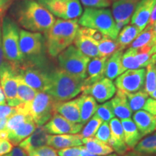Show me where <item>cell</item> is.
<instances>
[{"instance_id":"obj_1","label":"cell","mask_w":156,"mask_h":156,"mask_svg":"<svg viewBox=\"0 0 156 156\" xmlns=\"http://www.w3.org/2000/svg\"><path fill=\"white\" fill-rule=\"evenodd\" d=\"M12 18L23 30L35 33H46L56 19L49 11L36 0H20L10 7Z\"/></svg>"},{"instance_id":"obj_2","label":"cell","mask_w":156,"mask_h":156,"mask_svg":"<svg viewBox=\"0 0 156 156\" xmlns=\"http://www.w3.org/2000/svg\"><path fill=\"white\" fill-rule=\"evenodd\" d=\"M80 28L77 19H57L45 34L46 48L51 57H56L74 43Z\"/></svg>"},{"instance_id":"obj_3","label":"cell","mask_w":156,"mask_h":156,"mask_svg":"<svg viewBox=\"0 0 156 156\" xmlns=\"http://www.w3.org/2000/svg\"><path fill=\"white\" fill-rule=\"evenodd\" d=\"M85 80L70 75L62 69L48 73V83L45 93L56 101H67L82 92Z\"/></svg>"},{"instance_id":"obj_4","label":"cell","mask_w":156,"mask_h":156,"mask_svg":"<svg viewBox=\"0 0 156 156\" xmlns=\"http://www.w3.org/2000/svg\"><path fill=\"white\" fill-rule=\"evenodd\" d=\"M78 23L82 27L94 29L103 36L114 40L119 33L112 12L107 8L86 7L78 20Z\"/></svg>"},{"instance_id":"obj_5","label":"cell","mask_w":156,"mask_h":156,"mask_svg":"<svg viewBox=\"0 0 156 156\" xmlns=\"http://www.w3.org/2000/svg\"><path fill=\"white\" fill-rule=\"evenodd\" d=\"M2 41L6 61L18 67L25 58L20 48V28L16 22L9 16L5 15L1 20Z\"/></svg>"},{"instance_id":"obj_6","label":"cell","mask_w":156,"mask_h":156,"mask_svg":"<svg viewBox=\"0 0 156 156\" xmlns=\"http://www.w3.org/2000/svg\"><path fill=\"white\" fill-rule=\"evenodd\" d=\"M56 101L45 92H38L29 104H20L16 112L32 117L36 126H44L51 119L54 112V105Z\"/></svg>"},{"instance_id":"obj_7","label":"cell","mask_w":156,"mask_h":156,"mask_svg":"<svg viewBox=\"0 0 156 156\" xmlns=\"http://www.w3.org/2000/svg\"><path fill=\"white\" fill-rule=\"evenodd\" d=\"M20 48L25 60L23 63L41 67L44 63L45 38L41 33L20 30Z\"/></svg>"},{"instance_id":"obj_8","label":"cell","mask_w":156,"mask_h":156,"mask_svg":"<svg viewBox=\"0 0 156 156\" xmlns=\"http://www.w3.org/2000/svg\"><path fill=\"white\" fill-rule=\"evenodd\" d=\"M57 56L60 69L75 77L86 79L87 68L90 58L73 45L64 49Z\"/></svg>"},{"instance_id":"obj_9","label":"cell","mask_w":156,"mask_h":156,"mask_svg":"<svg viewBox=\"0 0 156 156\" xmlns=\"http://www.w3.org/2000/svg\"><path fill=\"white\" fill-rule=\"evenodd\" d=\"M38 2L54 17L65 20L77 19L83 12L80 0H38Z\"/></svg>"},{"instance_id":"obj_10","label":"cell","mask_w":156,"mask_h":156,"mask_svg":"<svg viewBox=\"0 0 156 156\" xmlns=\"http://www.w3.org/2000/svg\"><path fill=\"white\" fill-rule=\"evenodd\" d=\"M17 67L5 61L0 66V84L7 104L17 107L20 104L17 97Z\"/></svg>"},{"instance_id":"obj_11","label":"cell","mask_w":156,"mask_h":156,"mask_svg":"<svg viewBox=\"0 0 156 156\" xmlns=\"http://www.w3.org/2000/svg\"><path fill=\"white\" fill-rule=\"evenodd\" d=\"M17 73L27 85L38 92H45L48 83V73L40 67L23 63L17 67Z\"/></svg>"},{"instance_id":"obj_12","label":"cell","mask_w":156,"mask_h":156,"mask_svg":"<svg viewBox=\"0 0 156 156\" xmlns=\"http://www.w3.org/2000/svg\"><path fill=\"white\" fill-rule=\"evenodd\" d=\"M103 35L94 29L80 28L74 41V46L90 58L99 56L98 44Z\"/></svg>"},{"instance_id":"obj_13","label":"cell","mask_w":156,"mask_h":156,"mask_svg":"<svg viewBox=\"0 0 156 156\" xmlns=\"http://www.w3.org/2000/svg\"><path fill=\"white\" fill-rule=\"evenodd\" d=\"M146 71L144 68L127 69L116 78L114 85L124 93H136L141 90L145 85Z\"/></svg>"},{"instance_id":"obj_14","label":"cell","mask_w":156,"mask_h":156,"mask_svg":"<svg viewBox=\"0 0 156 156\" xmlns=\"http://www.w3.org/2000/svg\"><path fill=\"white\" fill-rule=\"evenodd\" d=\"M83 94L90 95L98 103L106 102L114 97L116 87L112 80L103 77L88 87L83 88Z\"/></svg>"},{"instance_id":"obj_15","label":"cell","mask_w":156,"mask_h":156,"mask_svg":"<svg viewBox=\"0 0 156 156\" xmlns=\"http://www.w3.org/2000/svg\"><path fill=\"white\" fill-rule=\"evenodd\" d=\"M140 1L141 0H116L114 2L112 15L119 30L120 31L123 27L130 22L134 9Z\"/></svg>"},{"instance_id":"obj_16","label":"cell","mask_w":156,"mask_h":156,"mask_svg":"<svg viewBox=\"0 0 156 156\" xmlns=\"http://www.w3.org/2000/svg\"><path fill=\"white\" fill-rule=\"evenodd\" d=\"M44 126L48 133L51 134H75L81 131L83 124L69 122L60 114L55 113Z\"/></svg>"},{"instance_id":"obj_17","label":"cell","mask_w":156,"mask_h":156,"mask_svg":"<svg viewBox=\"0 0 156 156\" xmlns=\"http://www.w3.org/2000/svg\"><path fill=\"white\" fill-rule=\"evenodd\" d=\"M109 127L111 136L108 145L112 147L113 151L119 155H124L129 151L124 140V131L121 121L117 118H113L109 121Z\"/></svg>"},{"instance_id":"obj_18","label":"cell","mask_w":156,"mask_h":156,"mask_svg":"<svg viewBox=\"0 0 156 156\" xmlns=\"http://www.w3.org/2000/svg\"><path fill=\"white\" fill-rule=\"evenodd\" d=\"M155 4L156 0H141L132 14V25H135L142 31L148 25Z\"/></svg>"},{"instance_id":"obj_19","label":"cell","mask_w":156,"mask_h":156,"mask_svg":"<svg viewBox=\"0 0 156 156\" xmlns=\"http://www.w3.org/2000/svg\"><path fill=\"white\" fill-rule=\"evenodd\" d=\"M48 132L44 126H38L33 133L19 144V147L27 154L48 145Z\"/></svg>"},{"instance_id":"obj_20","label":"cell","mask_w":156,"mask_h":156,"mask_svg":"<svg viewBox=\"0 0 156 156\" xmlns=\"http://www.w3.org/2000/svg\"><path fill=\"white\" fill-rule=\"evenodd\" d=\"M107 58V57L97 56L90 59L87 65V77L84 80L83 88L88 87L95 82L105 77V69Z\"/></svg>"},{"instance_id":"obj_21","label":"cell","mask_w":156,"mask_h":156,"mask_svg":"<svg viewBox=\"0 0 156 156\" xmlns=\"http://www.w3.org/2000/svg\"><path fill=\"white\" fill-rule=\"evenodd\" d=\"M54 112L66 119L75 124H81L80 113L77 99L67 101H56L54 105Z\"/></svg>"},{"instance_id":"obj_22","label":"cell","mask_w":156,"mask_h":156,"mask_svg":"<svg viewBox=\"0 0 156 156\" xmlns=\"http://www.w3.org/2000/svg\"><path fill=\"white\" fill-rule=\"evenodd\" d=\"M133 121L142 136L153 133L156 130V116L146 111H137L133 115Z\"/></svg>"},{"instance_id":"obj_23","label":"cell","mask_w":156,"mask_h":156,"mask_svg":"<svg viewBox=\"0 0 156 156\" xmlns=\"http://www.w3.org/2000/svg\"><path fill=\"white\" fill-rule=\"evenodd\" d=\"M48 145L59 151L64 148L82 146L83 142L79 134H56L48 136Z\"/></svg>"},{"instance_id":"obj_24","label":"cell","mask_w":156,"mask_h":156,"mask_svg":"<svg viewBox=\"0 0 156 156\" xmlns=\"http://www.w3.org/2000/svg\"><path fill=\"white\" fill-rule=\"evenodd\" d=\"M36 123L34 122L32 117L28 116L26 120L20 124L15 129L8 132L7 140L12 144V145L16 146L19 145L25 138L28 137L29 135H30L36 129Z\"/></svg>"},{"instance_id":"obj_25","label":"cell","mask_w":156,"mask_h":156,"mask_svg":"<svg viewBox=\"0 0 156 156\" xmlns=\"http://www.w3.org/2000/svg\"><path fill=\"white\" fill-rule=\"evenodd\" d=\"M114 111V116L122 119L130 118L132 115V111L129 106L125 93L122 90H116L114 97L111 101Z\"/></svg>"},{"instance_id":"obj_26","label":"cell","mask_w":156,"mask_h":156,"mask_svg":"<svg viewBox=\"0 0 156 156\" xmlns=\"http://www.w3.org/2000/svg\"><path fill=\"white\" fill-rule=\"evenodd\" d=\"M124 51L119 50L107 58L105 69V76L108 79L115 80L126 71L122 64Z\"/></svg>"},{"instance_id":"obj_27","label":"cell","mask_w":156,"mask_h":156,"mask_svg":"<svg viewBox=\"0 0 156 156\" xmlns=\"http://www.w3.org/2000/svg\"><path fill=\"white\" fill-rule=\"evenodd\" d=\"M124 131V140L129 150L134 149L143 136L140 133L135 123L131 118L121 120Z\"/></svg>"},{"instance_id":"obj_28","label":"cell","mask_w":156,"mask_h":156,"mask_svg":"<svg viewBox=\"0 0 156 156\" xmlns=\"http://www.w3.org/2000/svg\"><path fill=\"white\" fill-rule=\"evenodd\" d=\"M77 102L80 113L81 124L83 125L90 119L96 112L98 104L96 101L90 95L83 94L77 98Z\"/></svg>"},{"instance_id":"obj_29","label":"cell","mask_w":156,"mask_h":156,"mask_svg":"<svg viewBox=\"0 0 156 156\" xmlns=\"http://www.w3.org/2000/svg\"><path fill=\"white\" fill-rule=\"evenodd\" d=\"M142 32L137 27L133 25H126L121 29L116 38V41L119 46V49L124 51L135 40Z\"/></svg>"},{"instance_id":"obj_30","label":"cell","mask_w":156,"mask_h":156,"mask_svg":"<svg viewBox=\"0 0 156 156\" xmlns=\"http://www.w3.org/2000/svg\"><path fill=\"white\" fill-rule=\"evenodd\" d=\"M82 142L87 151L96 155H107L114 152L110 145L95 137L83 138Z\"/></svg>"},{"instance_id":"obj_31","label":"cell","mask_w":156,"mask_h":156,"mask_svg":"<svg viewBox=\"0 0 156 156\" xmlns=\"http://www.w3.org/2000/svg\"><path fill=\"white\" fill-rule=\"evenodd\" d=\"M17 97L20 104H29L34 100L38 93L36 90L33 89L23 80V79L17 75Z\"/></svg>"},{"instance_id":"obj_32","label":"cell","mask_w":156,"mask_h":156,"mask_svg":"<svg viewBox=\"0 0 156 156\" xmlns=\"http://www.w3.org/2000/svg\"><path fill=\"white\" fill-rule=\"evenodd\" d=\"M98 49L99 56L107 58L112 56L117 51L120 50L119 46L116 40L112 39L105 36L100 41H98Z\"/></svg>"},{"instance_id":"obj_33","label":"cell","mask_w":156,"mask_h":156,"mask_svg":"<svg viewBox=\"0 0 156 156\" xmlns=\"http://www.w3.org/2000/svg\"><path fill=\"white\" fill-rule=\"evenodd\" d=\"M125 94L129 106L132 112H134L142 109L149 95L144 90H141L136 93H125Z\"/></svg>"},{"instance_id":"obj_34","label":"cell","mask_w":156,"mask_h":156,"mask_svg":"<svg viewBox=\"0 0 156 156\" xmlns=\"http://www.w3.org/2000/svg\"><path fill=\"white\" fill-rule=\"evenodd\" d=\"M134 150L137 153L147 155L156 154V132L140 140Z\"/></svg>"},{"instance_id":"obj_35","label":"cell","mask_w":156,"mask_h":156,"mask_svg":"<svg viewBox=\"0 0 156 156\" xmlns=\"http://www.w3.org/2000/svg\"><path fill=\"white\" fill-rule=\"evenodd\" d=\"M153 26L147 25L146 28L139 34V36L136 37L135 40L132 43L129 47L139 48L147 46L153 47Z\"/></svg>"},{"instance_id":"obj_36","label":"cell","mask_w":156,"mask_h":156,"mask_svg":"<svg viewBox=\"0 0 156 156\" xmlns=\"http://www.w3.org/2000/svg\"><path fill=\"white\" fill-rule=\"evenodd\" d=\"M103 123V121L98 118L96 115H94L91 117V119L87 122L86 125L84 126L82 131L80 133V136L81 138H87V137H93L95 136L98 128L100 127L101 124Z\"/></svg>"},{"instance_id":"obj_37","label":"cell","mask_w":156,"mask_h":156,"mask_svg":"<svg viewBox=\"0 0 156 156\" xmlns=\"http://www.w3.org/2000/svg\"><path fill=\"white\" fill-rule=\"evenodd\" d=\"M136 49L134 48L129 47L122 55V64L126 70L140 69L139 64L136 58Z\"/></svg>"},{"instance_id":"obj_38","label":"cell","mask_w":156,"mask_h":156,"mask_svg":"<svg viewBox=\"0 0 156 156\" xmlns=\"http://www.w3.org/2000/svg\"><path fill=\"white\" fill-rule=\"evenodd\" d=\"M145 86L144 90L150 95L156 88V73L155 64L151 62L147 66V71L145 73Z\"/></svg>"},{"instance_id":"obj_39","label":"cell","mask_w":156,"mask_h":156,"mask_svg":"<svg viewBox=\"0 0 156 156\" xmlns=\"http://www.w3.org/2000/svg\"><path fill=\"white\" fill-rule=\"evenodd\" d=\"M95 115L103 122H108L111 119H112L114 116V113L111 101H106L103 104L98 106Z\"/></svg>"},{"instance_id":"obj_40","label":"cell","mask_w":156,"mask_h":156,"mask_svg":"<svg viewBox=\"0 0 156 156\" xmlns=\"http://www.w3.org/2000/svg\"><path fill=\"white\" fill-rule=\"evenodd\" d=\"M111 136L110 127H109L108 122H103L100 127L98 128L96 133L95 134V137L98 140H101L105 143L108 144L109 142Z\"/></svg>"},{"instance_id":"obj_41","label":"cell","mask_w":156,"mask_h":156,"mask_svg":"<svg viewBox=\"0 0 156 156\" xmlns=\"http://www.w3.org/2000/svg\"><path fill=\"white\" fill-rule=\"evenodd\" d=\"M85 7L90 8H107L112 4V0H80Z\"/></svg>"},{"instance_id":"obj_42","label":"cell","mask_w":156,"mask_h":156,"mask_svg":"<svg viewBox=\"0 0 156 156\" xmlns=\"http://www.w3.org/2000/svg\"><path fill=\"white\" fill-rule=\"evenodd\" d=\"M28 156H58L57 152L51 146H44L28 154Z\"/></svg>"},{"instance_id":"obj_43","label":"cell","mask_w":156,"mask_h":156,"mask_svg":"<svg viewBox=\"0 0 156 156\" xmlns=\"http://www.w3.org/2000/svg\"><path fill=\"white\" fill-rule=\"evenodd\" d=\"M83 146L64 148L58 151V156H81V151Z\"/></svg>"},{"instance_id":"obj_44","label":"cell","mask_w":156,"mask_h":156,"mask_svg":"<svg viewBox=\"0 0 156 156\" xmlns=\"http://www.w3.org/2000/svg\"><path fill=\"white\" fill-rule=\"evenodd\" d=\"M16 112V108L15 107H12L8 104L3 103L0 104V119L9 118Z\"/></svg>"},{"instance_id":"obj_45","label":"cell","mask_w":156,"mask_h":156,"mask_svg":"<svg viewBox=\"0 0 156 156\" xmlns=\"http://www.w3.org/2000/svg\"><path fill=\"white\" fill-rule=\"evenodd\" d=\"M12 149V144L8 140L0 138V156L10 153Z\"/></svg>"},{"instance_id":"obj_46","label":"cell","mask_w":156,"mask_h":156,"mask_svg":"<svg viewBox=\"0 0 156 156\" xmlns=\"http://www.w3.org/2000/svg\"><path fill=\"white\" fill-rule=\"evenodd\" d=\"M143 110L146 112H149L150 114L156 116V100L151 98H147L146 101L145 106L142 108Z\"/></svg>"},{"instance_id":"obj_47","label":"cell","mask_w":156,"mask_h":156,"mask_svg":"<svg viewBox=\"0 0 156 156\" xmlns=\"http://www.w3.org/2000/svg\"><path fill=\"white\" fill-rule=\"evenodd\" d=\"M14 0H0V18L5 16L6 12L10 8Z\"/></svg>"},{"instance_id":"obj_48","label":"cell","mask_w":156,"mask_h":156,"mask_svg":"<svg viewBox=\"0 0 156 156\" xmlns=\"http://www.w3.org/2000/svg\"><path fill=\"white\" fill-rule=\"evenodd\" d=\"M8 118L0 119V138L2 139H7L8 136V131L7 128V122Z\"/></svg>"},{"instance_id":"obj_49","label":"cell","mask_w":156,"mask_h":156,"mask_svg":"<svg viewBox=\"0 0 156 156\" xmlns=\"http://www.w3.org/2000/svg\"><path fill=\"white\" fill-rule=\"evenodd\" d=\"M2 156H28V155L20 147H15L10 153Z\"/></svg>"},{"instance_id":"obj_50","label":"cell","mask_w":156,"mask_h":156,"mask_svg":"<svg viewBox=\"0 0 156 156\" xmlns=\"http://www.w3.org/2000/svg\"><path fill=\"white\" fill-rule=\"evenodd\" d=\"M1 20H0V66L5 61V55H4L3 48H2V25Z\"/></svg>"},{"instance_id":"obj_51","label":"cell","mask_w":156,"mask_h":156,"mask_svg":"<svg viewBox=\"0 0 156 156\" xmlns=\"http://www.w3.org/2000/svg\"><path fill=\"white\" fill-rule=\"evenodd\" d=\"M155 20H156V4H155V7H154L153 12H152L151 16V17H150L149 23H148L147 25L153 26V25L154 24V23L155 22Z\"/></svg>"},{"instance_id":"obj_52","label":"cell","mask_w":156,"mask_h":156,"mask_svg":"<svg viewBox=\"0 0 156 156\" xmlns=\"http://www.w3.org/2000/svg\"><path fill=\"white\" fill-rule=\"evenodd\" d=\"M124 156H153V155H147V154L140 153L136 151H129L126 153L124 154Z\"/></svg>"},{"instance_id":"obj_53","label":"cell","mask_w":156,"mask_h":156,"mask_svg":"<svg viewBox=\"0 0 156 156\" xmlns=\"http://www.w3.org/2000/svg\"><path fill=\"white\" fill-rule=\"evenodd\" d=\"M81 156H99V155H95V154L91 153L90 152L87 151L86 148L85 147V146H83V149H82V151H81Z\"/></svg>"},{"instance_id":"obj_54","label":"cell","mask_w":156,"mask_h":156,"mask_svg":"<svg viewBox=\"0 0 156 156\" xmlns=\"http://www.w3.org/2000/svg\"><path fill=\"white\" fill-rule=\"evenodd\" d=\"M0 102H1L2 103H6L5 96V94H4L2 88L1 84H0Z\"/></svg>"},{"instance_id":"obj_55","label":"cell","mask_w":156,"mask_h":156,"mask_svg":"<svg viewBox=\"0 0 156 156\" xmlns=\"http://www.w3.org/2000/svg\"><path fill=\"white\" fill-rule=\"evenodd\" d=\"M153 46L156 43V20L153 25Z\"/></svg>"},{"instance_id":"obj_56","label":"cell","mask_w":156,"mask_h":156,"mask_svg":"<svg viewBox=\"0 0 156 156\" xmlns=\"http://www.w3.org/2000/svg\"><path fill=\"white\" fill-rule=\"evenodd\" d=\"M151 62L152 63L156 64V52L155 54H153L151 56Z\"/></svg>"},{"instance_id":"obj_57","label":"cell","mask_w":156,"mask_h":156,"mask_svg":"<svg viewBox=\"0 0 156 156\" xmlns=\"http://www.w3.org/2000/svg\"><path fill=\"white\" fill-rule=\"evenodd\" d=\"M150 95H151V97L152 98L155 99L156 100V88L151 93V94H150Z\"/></svg>"},{"instance_id":"obj_58","label":"cell","mask_w":156,"mask_h":156,"mask_svg":"<svg viewBox=\"0 0 156 156\" xmlns=\"http://www.w3.org/2000/svg\"><path fill=\"white\" fill-rule=\"evenodd\" d=\"M151 52H152V54H155V52H156V43L155 44H154V46H153V47H152V48H151Z\"/></svg>"},{"instance_id":"obj_59","label":"cell","mask_w":156,"mask_h":156,"mask_svg":"<svg viewBox=\"0 0 156 156\" xmlns=\"http://www.w3.org/2000/svg\"><path fill=\"white\" fill-rule=\"evenodd\" d=\"M106 156H120V155H118V154H113V153H111V154H109V155H106Z\"/></svg>"},{"instance_id":"obj_60","label":"cell","mask_w":156,"mask_h":156,"mask_svg":"<svg viewBox=\"0 0 156 156\" xmlns=\"http://www.w3.org/2000/svg\"><path fill=\"white\" fill-rule=\"evenodd\" d=\"M155 73H156V64H155Z\"/></svg>"},{"instance_id":"obj_61","label":"cell","mask_w":156,"mask_h":156,"mask_svg":"<svg viewBox=\"0 0 156 156\" xmlns=\"http://www.w3.org/2000/svg\"><path fill=\"white\" fill-rule=\"evenodd\" d=\"M112 1H113V2H114V1H116V0H112Z\"/></svg>"},{"instance_id":"obj_62","label":"cell","mask_w":156,"mask_h":156,"mask_svg":"<svg viewBox=\"0 0 156 156\" xmlns=\"http://www.w3.org/2000/svg\"><path fill=\"white\" fill-rule=\"evenodd\" d=\"M2 20V18H0V20Z\"/></svg>"}]
</instances>
